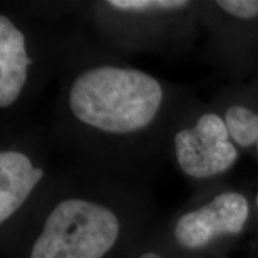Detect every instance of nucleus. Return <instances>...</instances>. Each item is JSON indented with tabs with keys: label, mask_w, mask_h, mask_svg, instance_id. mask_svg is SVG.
<instances>
[{
	"label": "nucleus",
	"mask_w": 258,
	"mask_h": 258,
	"mask_svg": "<svg viewBox=\"0 0 258 258\" xmlns=\"http://www.w3.org/2000/svg\"><path fill=\"white\" fill-rule=\"evenodd\" d=\"M69 99L73 115L83 123L106 133L127 134L154 120L163 89L143 71L101 66L74 79Z\"/></svg>",
	"instance_id": "nucleus-1"
},
{
	"label": "nucleus",
	"mask_w": 258,
	"mask_h": 258,
	"mask_svg": "<svg viewBox=\"0 0 258 258\" xmlns=\"http://www.w3.org/2000/svg\"><path fill=\"white\" fill-rule=\"evenodd\" d=\"M118 233L120 224L110 209L67 199L47 218L30 258H102L114 246Z\"/></svg>",
	"instance_id": "nucleus-2"
},
{
	"label": "nucleus",
	"mask_w": 258,
	"mask_h": 258,
	"mask_svg": "<svg viewBox=\"0 0 258 258\" xmlns=\"http://www.w3.org/2000/svg\"><path fill=\"white\" fill-rule=\"evenodd\" d=\"M230 132L221 117L205 114L195 127L183 129L175 137L176 157L186 175L205 178L230 169L237 150L228 141Z\"/></svg>",
	"instance_id": "nucleus-3"
},
{
	"label": "nucleus",
	"mask_w": 258,
	"mask_h": 258,
	"mask_svg": "<svg viewBox=\"0 0 258 258\" xmlns=\"http://www.w3.org/2000/svg\"><path fill=\"white\" fill-rule=\"evenodd\" d=\"M247 215L249 205L243 195L221 194L208 205L180 217L175 238L185 249H201L219 234L239 233Z\"/></svg>",
	"instance_id": "nucleus-4"
},
{
	"label": "nucleus",
	"mask_w": 258,
	"mask_h": 258,
	"mask_svg": "<svg viewBox=\"0 0 258 258\" xmlns=\"http://www.w3.org/2000/svg\"><path fill=\"white\" fill-rule=\"evenodd\" d=\"M32 63L25 49L23 32L5 15L0 16V106L8 108L17 101Z\"/></svg>",
	"instance_id": "nucleus-5"
},
{
	"label": "nucleus",
	"mask_w": 258,
	"mask_h": 258,
	"mask_svg": "<svg viewBox=\"0 0 258 258\" xmlns=\"http://www.w3.org/2000/svg\"><path fill=\"white\" fill-rule=\"evenodd\" d=\"M25 154L17 151L0 153V221L5 222L23 205L43 177Z\"/></svg>",
	"instance_id": "nucleus-6"
},
{
	"label": "nucleus",
	"mask_w": 258,
	"mask_h": 258,
	"mask_svg": "<svg viewBox=\"0 0 258 258\" xmlns=\"http://www.w3.org/2000/svg\"><path fill=\"white\" fill-rule=\"evenodd\" d=\"M230 135L238 145L249 147L258 144V114L241 105H233L225 116Z\"/></svg>",
	"instance_id": "nucleus-7"
},
{
	"label": "nucleus",
	"mask_w": 258,
	"mask_h": 258,
	"mask_svg": "<svg viewBox=\"0 0 258 258\" xmlns=\"http://www.w3.org/2000/svg\"><path fill=\"white\" fill-rule=\"evenodd\" d=\"M111 8L125 11H150V10H177L186 8L184 0H110Z\"/></svg>",
	"instance_id": "nucleus-8"
},
{
	"label": "nucleus",
	"mask_w": 258,
	"mask_h": 258,
	"mask_svg": "<svg viewBox=\"0 0 258 258\" xmlns=\"http://www.w3.org/2000/svg\"><path fill=\"white\" fill-rule=\"evenodd\" d=\"M217 4L230 15L241 19L258 16V0H219Z\"/></svg>",
	"instance_id": "nucleus-9"
},
{
	"label": "nucleus",
	"mask_w": 258,
	"mask_h": 258,
	"mask_svg": "<svg viewBox=\"0 0 258 258\" xmlns=\"http://www.w3.org/2000/svg\"><path fill=\"white\" fill-rule=\"evenodd\" d=\"M140 258H161L160 256H158L157 253H153V252H147V253H144L143 256Z\"/></svg>",
	"instance_id": "nucleus-10"
},
{
	"label": "nucleus",
	"mask_w": 258,
	"mask_h": 258,
	"mask_svg": "<svg viewBox=\"0 0 258 258\" xmlns=\"http://www.w3.org/2000/svg\"><path fill=\"white\" fill-rule=\"evenodd\" d=\"M257 206H258V195H257Z\"/></svg>",
	"instance_id": "nucleus-11"
}]
</instances>
